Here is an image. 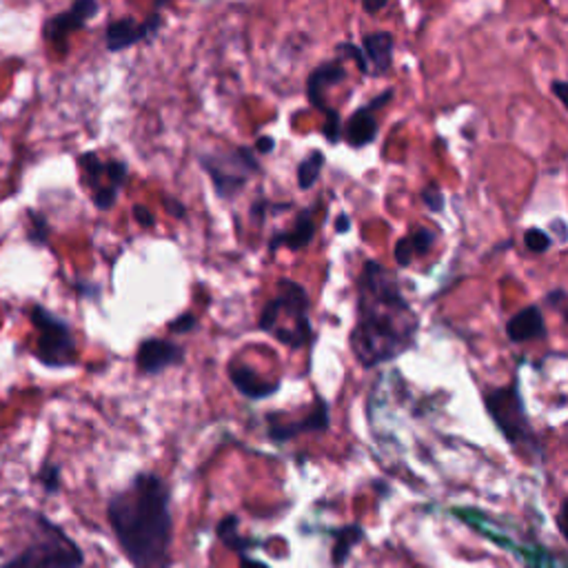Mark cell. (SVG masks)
Returning <instances> with one entry per match:
<instances>
[{"label":"cell","mask_w":568,"mask_h":568,"mask_svg":"<svg viewBox=\"0 0 568 568\" xmlns=\"http://www.w3.org/2000/svg\"><path fill=\"white\" fill-rule=\"evenodd\" d=\"M418 329L420 317L402 293L397 276L366 260L356 283V326L348 338L362 369H375L409 351Z\"/></svg>","instance_id":"1"},{"label":"cell","mask_w":568,"mask_h":568,"mask_svg":"<svg viewBox=\"0 0 568 568\" xmlns=\"http://www.w3.org/2000/svg\"><path fill=\"white\" fill-rule=\"evenodd\" d=\"M107 522L133 568H173L172 489L163 476L136 473L107 500Z\"/></svg>","instance_id":"2"},{"label":"cell","mask_w":568,"mask_h":568,"mask_svg":"<svg viewBox=\"0 0 568 568\" xmlns=\"http://www.w3.org/2000/svg\"><path fill=\"white\" fill-rule=\"evenodd\" d=\"M84 551L74 538L40 511H27V540L0 562V568H83Z\"/></svg>","instance_id":"3"},{"label":"cell","mask_w":568,"mask_h":568,"mask_svg":"<svg viewBox=\"0 0 568 568\" xmlns=\"http://www.w3.org/2000/svg\"><path fill=\"white\" fill-rule=\"evenodd\" d=\"M308 293L302 284L280 280L278 295L262 307L258 329L293 351L311 347L316 344V331L308 317Z\"/></svg>","instance_id":"4"},{"label":"cell","mask_w":568,"mask_h":568,"mask_svg":"<svg viewBox=\"0 0 568 568\" xmlns=\"http://www.w3.org/2000/svg\"><path fill=\"white\" fill-rule=\"evenodd\" d=\"M484 406L489 418L502 433L504 440L513 446V449H522L524 446L533 460H544V446L540 444L538 436L533 431L529 413H526V404L522 400L520 393V378L508 382L507 387L489 388L484 393Z\"/></svg>","instance_id":"5"},{"label":"cell","mask_w":568,"mask_h":568,"mask_svg":"<svg viewBox=\"0 0 568 568\" xmlns=\"http://www.w3.org/2000/svg\"><path fill=\"white\" fill-rule=\"evenodd\" d=\"M198 164L212 180L213 191L220 200L238 198L253 176L262 173L256 151L247 145L216 147L200 151Z\"/></svg>","instance_id":"6"},{"label":"cell","mask_w":568,"mask_h":568,"mask_svg":"<svg viewBox=\"0 0 568 568\" xmlns=\"http://www.w3.org/2000/svg\"><path fill=\"white\" fill-rule=\"evenodd\" d=\"M29 320L36 333V357L47 369H69L78 362V344L74 329L65 317L56 316L43 304H31Z\"/></svg>","instance_id":"7"},{"label":"cell","mask_w":568,"mask_h":568,"mask_svg":"<svg viewBox=\"0 0 568 568\" xmlns=\"http://www.w3.org/2000/svg\"><path fill=\"white\" fill-rule=\"evenodd\" d=\"M83 182L92 191V203L100 212H111L118 203V194L129 180V164L123 160H100L93 151L78 156Z\"/></svg>","instance_id":"8"},{"label":"cell","mask_w":568,"mask_h":568,"mask_svg":"<svg viewBox=\"0 0 568 568\" xmlns=\"http://www.w3.org/2000/svg\"><path fill=\"white\" fill-rule=\"evenodd\" d=\"M160 27H163V13L160 12H154L142 22H138L133 16H123L107 25L105 44L111 53H118L138 43L154 40L158 36Z\"/></svg>","instance_id":"9"},{"label":"cell","mask_w":568,"mask_h":568,"mask_svg":"<svg viewBox=\"0 0 568 568\" xmlns=\"http://www.w3.org/2000/svg\"><path fill=\"white\" fill-rule=\"evenodd\" d=\"M98 12H100V4H98L96 0H78V3L71 4L67 12H60L56 13V16L47 18V22L43 25V38L56 44L60 52H65L67 38H69L74 31L84 29L87 22L92 20Z\"/></svg>","instance_id":"10"},{"label":"cell","mask_w":568,"mask_h":568,"mask_svg":"<svg viewBox=\"0 0 568 568\" xmlns=\"http://www.w3.org/2000/svg\"><path fill=\"white\" fill-rule=\"evenodd\" d=\"M185 362V348L173 340L145 338L138 344L136 369L140 375H160L172 366H180Z\"/></svg>","instance_id":"11"},{"label":"cell","mask_w":568,"mask_h":568,"mask_svg":"<svg viewBox=\"0 0 568 568\" xmlns=\"http://www.w3.org/2000/svg\"><path fill=\"white\" fill-rule=\"evenodd\" d=\"M331 427V406L322 396L313 397V406L302 420L295 422H274L269 420V436L271 442L276 444H284V442L295 440V437L304 436V433H326Z\"/></svg>","instance_id":"12"},{"label":"cell","mask_w":568,"mask_h":568,"mask_svg":"<svg viewBox=\"0 0 568 568\" xmlns=\"http://www.w3.org/2000/svg\"><path fill=\"white\" fill-rule=\"evenodd\" d=\"M393 98V89H387L380 96H375L373 100H369L366 105H362L351 118L347 120V124L342 127V136L347 138L348 145L353 149H364L371 142L378 138V120H375V111H380L382 107H387V102Z\"/></svg>","instance_id":"13"},{"label":"cell","mask_w":568,"mask_h":568,"mask_svg":"<svg viewBox=\"0 0 568 568\" xmlns=\"http://www.w3.org/2000/svg\"><path fill=\"white\" fill-rule=\"evenodd\" d=\"M344 80H347V69H344V65L340 58L317 65L307 78V98H308V102H311L313 109L326 114V111L331 109L329 102H326V98H324L326 89L335 87V84L344 83Z\"/></svg>","instance_id":"14"},{"label":"cell","mask_w":568,"mask_h":568,"mask_svg":"<svg viewBox=\"0 0 568 568\" xmlns=\"http://www.w3.org/2000/svg\"><path fill=\"white\" fill-rule=\"evenodd\" d=\"M317 204L302 209V212L295 216L293 227L289 231H278L269 238V252L276 253L278 249H291V252H300V249L311 247V243L316 240V220H313V212H316Z\"/></svg>","instance_id":"15"},{"label":"cell","mask_w":568,"mask_h":568,"mask_svg":"<svg viewBox=\"0 0 568 568\" xmlns=\"http://www.w3.org/2000/svg\"><path fill=\"white\" fill-rule=\"evenodd\" d=\"M229 380L240 396L249 397V400H267V397L276 396L283 387L280 380H267L243 362H231L229 364Z\"/></svg>","instance_id":"16"},{"label":"cell","mask_w":568,"mask_h":568,"mask_svg":"<svg viewBox=\"0 0 568 568\" xmlns=\"http://www.w3.org/2000/svg\"><path fill=\"white\" fill-rule=\"evenodd\" d=\"M548 335L547 320L538 304L524 307L507 322V338L513 344H524L531 340H544Z\"/></svg>","instance_id":"17"},{"label":"cell","mask_w":568,"mask_h":568,"mask_svg":"<svg viewBox=\"0 0 568 568\" xmlns=\"http://www.w3.org/2000/svg\"><path fill=\"white\" fill-rule=\"evenodd\" d=\"M393 47H396V36L391 31H373L364 36L360 49L369 65V74L387 76L393 65Z\"/></svg>","instance_id":"18"},{"label":"cell","mask_w":568,"mask_h":568,"mask_svg":"<svg viewBox=\"0 0 568 568\" xmlns=\"http://www.w3.org/2000/svg\"><path fill=\"white\" fill-rule=\"evenodd\" d=\"M329 535L333 538V547H331V564H333V568L347 564L353 548L364 542L366 538L364 529L360 524H347L340 526V529H331Z\"/></svg>","instance_id":"19"},{"label":"cell","mask_w":568,"mask_h":568,"mask_svg":"<svg viewBox=\"0 0 568 568\" xmlns=\"http://www.w3.org/2000/svg\"><path fill=\"white\" fill-rule=\"evenodd\" d=\"M238 526H240L238 516H227V517H222L220 522H218L216 535L227 548H231V551H236L238 556H243V553L252 551V548L265 547V542H260V540L243 538V535L238 533Z\"/></svg>","instance_id":"20"},{"label":"cell","mask_w":568,"mask_h":568,"mask_svg":"<svg viewBox=\"0 0 568 568\" xmlns=\"http://www.w3.org/2000/svg\"><path fill=\"white\" fill-rule=\"evenodd\" d=\"M324 163H326V156L322 154L320 149L311 151V154L307 156V158L300 160L298 164V172H295V176H298V187L302 191H308L316 187V182L320 180V173L322 169H324Z\"/></svg>","instance_id":"21"},{"label":"cell","mask_w":568,"mask_h":568,"mask_svg":"<svg viewBox=\"0 0 568 568\" xmlns=\"http://www.w3.org/2000/svg\"><path fill=\"white\" fill-rule=\"evenodd\" d=\"M27 220H29V229H27V240H29L34 247H47L49 236H52V227L49 220L43 213L34 212V209H27Z\"/></svg>","instance_id":"22"},{"label":"cell","mask_w":568,"mask_h":568,"mask_svg":"<svg viewBox=\"0 0 568 568\" xmlns=\"http://www.w3.org/2000/svg\"><path fill=\"white\" fill-rule=\"evenodd\" d=\"M36 480L43 486L44 495H58L62 489V467L56 462H44Z\"/></svg>","instance_id":"23"},{"label":"cell","mask_w":568,"mask_h":568,"mask_svg":"<svg viewBox=\"0 0 568 568\" xmlns=\"http://www.w3.org/2000/svg\"><path fill=\"white\" fill-rule=\"evenodd\" d=\"M406 238H409L415 256H424V253L431 252L433 244L437 243V234L433 229H428V227H420V229H415L413 234L406 236Z\"/></svg>","instance_id":"24"},{"label":"cell","mask_w":568,"mask_h":568,"mask_svg":"<svg viewBox=\"0 0 568 568\" xmlns=\"http://www.w3.org/2000/svg\"><path fill=\"white\" fill-rule=\"evenodd\" d=\"M322 136H324L331 145H338L340 142V138H342V116H340L338 109H329L324 114Z\"/></svg>","instance_id":"25"},{"label":"cell","mask_w":568,"mask_h":568,"mask_svg":"<svg viewBox=\"0 0 568 568\" xmlns=\"http://www.w3.org/2000/svg\"><path fill=\"white\" fill-rule=\"evenodd\" d=\"M524 244L529 252L533 253H547L551 249L553 238L542 229H526L524 234Z\"/></svg>","instance_id":"26"},{"label":"cell","mask_w":568,"mask_h":568,"mask_svg":"<svg viewBox=\"0 0 568 568\" xmlns=\"http://www.w3.org/2000/svg\"><path fill=\"white\" fill-rule=\"evenodd\" d=\"M335 52L340 53V60H342V58H351V60L357 65V69H360L364 76H369V65H366L364 53H362V49L357 47V44L348 43V40H342V43H338Z\"/></svg>","instance_id":"27"},{"label":"cell","mask_w":568,"mask_h":568,"mask_svg":"<svg viewBox=\"0 0 568 568\" xmlns=\"http://www.w3.org/2000/svg\"><path fill=\"white\" fill-rule=\"evenodd\" d=\"M422 203L427 204V209L431 213H442V212H444V207H446L444 194H442V189L436 185V182H431V185L424 187Z\"/></svg>","instance_id":"28"},{"label":"cell","mask_w":568,"mask_h":568,"mask_svg":"<svg viewBox=\"0 0 568 568\" xmlns=\"http://www.w3.org/2000/svg\"><path fill=\"white\" fill-rule=\"evenodd\" d=\"M284 209H291L289 203H280V204H274L269 203L267 198H258L256 203L252 204V209H249V216L253 218V220L258 222V225H262V220H265V216L269 212H284Z\"/></svg>","instance_id":"29"},{"label":"cell","mask_w":568,"mask_h":568,"mask_svg":"<svg viewBox=\"0 0 568 568\" xmlns=\"http://www.w3.org/2000/svg\"><path fill=\"white\" fill-rule=\"evenodd\" d=\"M194 329H198V316H194V313H180L178 317H173L172 322H169V331L172 333H178V335H187L191 333Z\"/></svg>","instance_id":"30"},{"label":"cell","mask_w":568,"mask_h":568,"mask_svg":"<svg viewBox=\"0 0 568 568\" xmlns=\"http://www.w3.org/2000/svg\"><path fill=\"white\" fill-rule=\"evenodd\" d=\"M393 258H396L397 267H409L411 262H413L415 253H413V247H411V243L406 236L396 243V252H393Z\"/></svg>","instance_id":"31"},{"label":"cell","mask_w":568,"mask_h":568,"mask_svg":"<svg viewBox=\"0 0 568 568\" xmlns=\"http://www.w3.org/2000/svg\"><path fill=\"white\" fill-rule=\"evenodd\" d=\"M133 218H136L138 225H142V229H154L156 227V216L142 204H133Z\"/></svg>","instance_id":"32"},{"label":"cell","mask_w":568,"mask_h":568,"mask_svg":"<svg viewBox=\"0 0 568 568\" xmlns=\"http://www.w3.org/2000/svg\"><path fill=\"white\" fill-rule=\"evenodd\" d=\"M163 204H164V209H167V213L172 218H178V220H182V218L187 216V207L178 198H164Z\"/></svg>","instance_id":"33"},{"label":"cell","mask_w":568,"mask_h":568,"mask_svg":"<svg viewBox=\"0 0 568 568\" xmlns=\"http://www.w3.org/2000/svg\"><path fill=\"white\" fill-rule=\"evenodd\" d=\"M76 291H78L83 298H92V300L100 298V286L93 283H76Z\"/></svg>","instance_id":"34"},{"label":"cell","mask_w":568,"mask_h":568,"mask_svg":"<svg viewBox=\"0 0 568 568\" xmlns=\"http://www.w3.org/2000/svg\"><path fill=\"white\" fill-rule=\"evenodd\" d=\"M276 149V138L274 136H262L258 138L256 147H253V151H258V154H271V151Z\"/></svg>","instance_id":"35"},{"label":"cell","mask_w":568,"mask_h":568,"mask_svg":"<svg viewBox=\"0 0 568 568\" xmlns=\"http://www.w3.org/2000/svg\"><path fill=\"white\" fill-rule=\"evenodd\" d=\"M238 557H240L238 560L240 568H271L269 564H267V562L256 560V557H252L249 553H243V556H238Z\"/></svg>","instance_id":"36"},{"label":"cell","mask_w":568,"mask_h":568,"mask_svg":"<svg viewBox=\"0 0 568 568\" xmlns=\"http://www.w3.org/2000/svg\"><path fill=\"white\" fill-rule=\"evenodd\" d=\"M566 300V291L564 289H553L551 293H547V298H544V302L548 304V307H560L562 302Z\"/></svg>","instance_id":"37"},{"label":"cell","mask_w":568,"mask_h":568,"mask_svg":"<svg viewBox=\"0 0 568 568\" xmlns=\"http://www.w3.org/2000/svg\"><path fill=\"white\" fill-rule=\"evenodd\" d=\"M566 87H568L566 80H553V83H551V92L556 93V98L562 102V105H566V98H564Z\"/></svg>","instance_id":"38"},{"label":"cell","mask_w":568,"mask_h":568,"mask_svg":"<svg viewBox=\"0 0 568 568\" xmlns=\"http://www.w3.org/2000/svg\"><path fill=\"white\" fill-rule=\"evenodd\" d=\"M335 231H338L340 236H344V234H348V231H351V218H348L347 213L338 216V220H335Z\"/></svg>","instance_id":"39"},{"label":"cell","mask_w":568,"mask_h":568,"mask_svg":"<svg viewBox=\"0 0 568 568\" xmlns=\"http://www.w3.org/2000/svg\"><path fill=\"white\" fill-rule=\"evenodd\" d=\"M387 7H388L387 0H380V3H364V4H362V9H364L366 13H378V12H382V9H387Z\"/></svg>","instance_id":"40"},{"label":"cell","mask_w":568,"mask_h":568,"mask_svg":"<svg viewBox=\"0 0 568 568\" xmlns=\"http://www.w3.org/2000/svg\"><path fill=\"white\" fill-rule=\"evenodd\" d=\"M553 225L557 227V238H560V243H566V227H564V220H556Z\"/></svg>","instance_id":"41"}]
</instances>
